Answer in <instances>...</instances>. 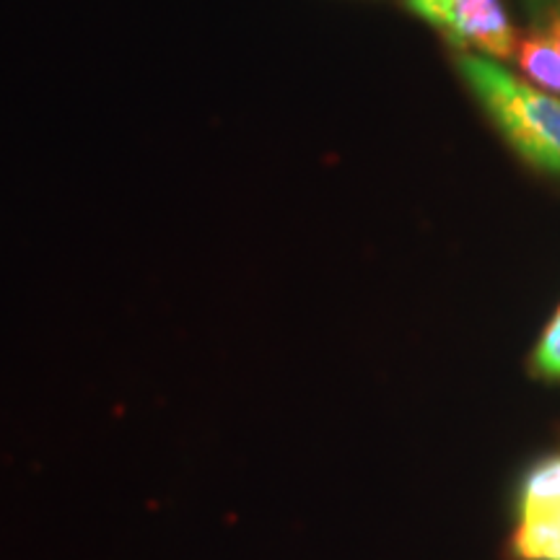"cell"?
I'll return each instance as SVG.
<instances>
[{
    "label": "cell",
    "mask_w": 560,
    "mask_h": 560,
    "mask_svg": "<svg viewBox=\"0 0 560 560\" xmlns=\"http://www.w3.org/2000/svg\"><path fill=\"white\" fill-rule=\"evenodd\" d=\"M560 509V457L542 462L529 475L522 495V524H537L550 520Z\"/></svg>",
    "instance_id": "cell-4"
},
{
    "label": "cell",
    "mask_w": 560,
    "mask_h": 560,
    "mask_svg": "<svg viewBox=\"0 0 560 560\" xmlns=\"http://www.w3.org/2000/svg\"><path fill=\"white\" fill-rule=\"evenodd\" d=\"M537 30L548 32L560 45V0H537Z\"/></svg>",
    "instance_id": "cell-7"
},
{
    "label": "cell",
    "mask_w": 560,
    "mask_h": 560,
    "mask_svg": "<svg viewBox=\"0 0 560 560\" xmlns=\"http://www.w3.org/2000/svg\"><path fill=\"white\" fill-rule=\"evenodd\" d=\"M516 62L529 81L560 96V45L548 32L532 26L516 39Z\"/></svg>",
    "instance_id": "cell-3"
},
{
    "label": "cell",
    "mask_w": 560,
    "mask_h": 560,
    "mask_svg": "<svg viewBox=\"0 0 560 560\" xmlns=\"http://www.w3.org/2000/svg\"><path fill=\"white\" fill-rule=\"evenodd\" d=\"M560 545V509L550 520L537 524H522L516 532V550L527 560H550Z\"/></svg>",
    "instance_id": "cell-5"
},
{
    "label": "cell",
    "mask_w": 560,
    "mask_h": 560,
    "mask_svg": "<svg viewBox=\"0 0 560 560\" xmlns=\"http://www.w3.org/2000/svg\"><path fill=\"white\" fill-rule=\"evenodd\" d=\"M408 9L459 50H478L495 60L516 52V34L501 0H408Z\"/></svg>",
    "instance_id": "cell-2"
},
{
    "label": "cell",
    "mask_w": 560,
    "mask_h": 560,
    "mask_svg": "<svg viewBox=\"0 0 560 560\" xmlns=\"http://www.w3.org/2000/svg\"><path fill=\"white\" fill-rule=\"evenodd\" d=\"M537 369L548 376H560V310L545 330L540 346H537Z\"/></svg>",
    "instance_id": "cell-6"
},
{
    "label": "cell",
    "mask_w": 560,
    "mask_h": 560,
    "mask_svg": "<svg viewBox=\"0 0 560 560\" xmlns=\"http://www.w3.org/2000/svg\"><path fill=\"white\" fill-rule=\"evenodd\" d=\"M457 68L520 156L560 177V102L556 96L532 89L482 55H459Z\"/></svg>",
    "instance_id": "cell-1"
}]
</instances>
